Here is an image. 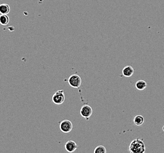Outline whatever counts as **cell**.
<instances>
[{
    "mask_svg": "<svg viewBox=\"0 0 164 153\" xmlns=\"http://www.w3.org/2000/svg\"><path fill=\"white\" fill-rule=\"evenodd\" d=\"M130 153H145L146 148L143 140L136 139L131 141L129 146Z\"/></svg>",
    "mask_w": 164,
    "mask_h": 153,
    "instance_id": "cell-1",
    "label": "cell"
},
{
    "mask_svg": "<svg viewBox=\"0 0 164 153\" xmlns=\"http://www.w3.org/2000/svg\"><path fill=\"white\" fill-rule=\"evenodd\" d=\"M65 96L64 90H59L55 92L52 97V101L55 104L61 105L64 103Z\"/></svg>",
    "mask_w": 164,
    "mask_h": 153,
    "instance_id": "cell-2",
    "label": "cell"
},
{
    "mask_svg": "<svg viewBox=\"0 0 164 153\" xmlns=\"http://www.w3.org/2000/svg\"><path fill=\"white\" fill-rule=\"evenodd\" d=\"M68 82L71 87L78 89L81 86V82H82L81 78L78 74H72L68 78Z\"/></svg>",
    "mask_w": 164,
    "mask_h": 153,
    "instance_id": "cell-3",
    "label": "cell"
},
{
    "mask_svg": "<svg viewBox=\"0 0 164 153\" xmlns=\"http://www.w3.org/2000/svg\"><path fill=\"white\" fill-rule=\"evenodd\" d=\"M72 128V123L68 120H64L59 124V128L61 131L64 133H68L71 132Z\"/></svg>",
    "mask_w": 164,
    "mask_h": 153,
    "instance_id": "cell-4",
    "label": "cell"
},
{
    "mask_svg": "<svg viewBox=\"0 0 164 153\" xmlns=\"http://www.w3.org/2000/svg\"><path fill=\"white\" fill-rule=\"evenodd\" d=\"M92 108L91 106L87 104H85L82 106L80 110V114L83 118L85 119L89 118L92 114Z\"/></svg>",
    "mask_w": 164,
    "mask_h": 153,
    "instance_id": "cell-5",
    "label": "cell"
},
{
    "mask_svg": "<svg viewBox=\"0 0 164 153\" xmlns=\"http://www.w3.org/2000/svg\"><path fill=\"white\" fill-rule=\"evenodd\" d=\"M64 147L65 150L68 152H73L78 148V145L77 143L72 140L67 141L65 143Z\"/></svg>",
    "mask_w": 164,
    "mask_h": 153,
    "instance_id": "cell-6",
    "label": "cell"
},
{
    "mask_svg": "<svg viewBox=\"0 0 164 153\" xmlns=\"http://www.w3.org/2000/svg\"><path fill=\"white\" fill-rule=\"evenodd\" d=\"M134 73V69L131 65H126L122 69V74L125 77H130Z\"/></svg>",
    "mask_w": 164,
    "mask_h": 153,
    "instance_id": "cell-7",
    "label": "cell"
},
{
    "mask_svg": "<svg viewBox=\"0 0 164 153\" xmlns=\"http://www.w3.org/2000/svg\"><path fill=\"white\" fill-rule=\"evenodd\" d=\"M135 87L138 90H144L147 87V83L144 80H138L135 83Z\"/></svg>",
    "mask_w": 164,
    "mask_h": 153,
    "instance_id": "cell-8",
    "label": "cell"
},
{
    "mask_svg": "<svg viewBox=\"0 0 164 153\" xmlns=\"http://www.w3.org/2000/svg\"><path fill=\"white\" fill-rule=\"evenodd\" d=\"M10 11V7L7 4H0V14H8Z\"/></svg>",
    "mask_w": 164,
    "mask_h": 153,
    "instance_id": "cell-9",
    "label": "cell"
},
{
    "mask_svg": "<svg viewBox=\"0 0 164 153\" xmlns=\"http://www.w3.org/2000/svg\"><path fill=\"white\" fill-rule=\"evenodd\" d=\"M133 122L136 126H140L142 125L144 123V118L142 115H138L134 117V120H133Z\"/></svg>",
    "mask_w": 164,
    "mask_h": 153,
    "instance_id": "cell-10",
    "label": "cell"
},
{
    "mask_svg": "<svg viewBox=\"0 0 164 153\" xmlns=\"http://www.w3.org/2000/svg\"><path fill=\"white\" fill-rule=\"evenodd\" d=\"M10 22V18L7 14L0 15V24L2 25H7Z\"/></svg>",
    "mask_w": 164,
    "mask_h": 153,
    "instance_id": "cell-11",
    "label": "cell"
},
{
    "mask_svg": "<svg viewBox=\"0 0 164 153\" xmlns=\"http://www.w3.org/2000/svg\"><path fill=\"white\" fill-rule=\"evenodd\" d=\"M94 153H107V149L103 145H98L94 149Z\"/></svg>",
    "mask_w": 164,
    "mask_h": 153,
    "instance_id": "cell-12",
    "label": "cell"
},
{
    "mask_svg": "<svg viewBox=\"0 0 164 153\" xmlns=\"http://www.w3.org/2000/svg\"><path fill=\"white\" fill-rule=\"evenodd\" d=\"M162 130L164 131V126L162 127Z\"/></svg>",
    "mask_w": 164,
    "mask_h": 153,
    "instance_id": "cell-13",
    "label": "cell"
}]
</instances>
